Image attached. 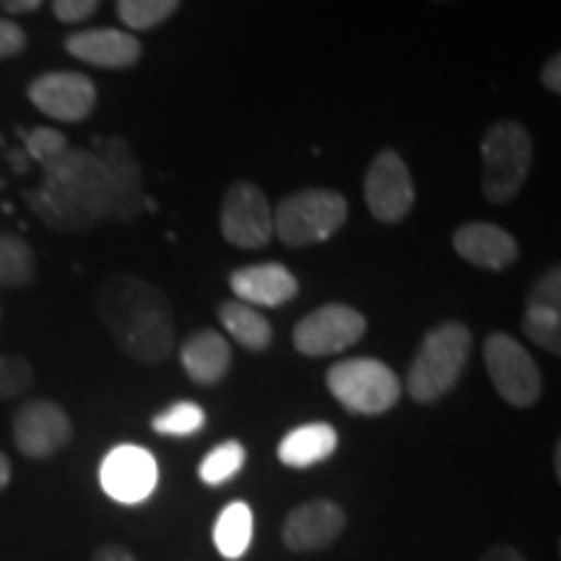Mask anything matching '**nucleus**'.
<instances>
[{
  "label": "nucleus",
  "mask_w": 561,
  "mask_h": 561,
  "mask_svg": "<svg viewBox=\"0 0 561 561\" xmlns=\"http://www.w3.org/2000/svg\"><path fill=\"white\" fill-rule=\"evenodd\" d=\"M45 180L32 193V208L60 234H81L115 219V193L100 153L68 149L47 161Z\"/></svg>",
  "instance_id": "obj_1"
},
{
  "label": "nucleus",
  "mask_w": 561,
  "mask_h": 561,
  "mask_svg": "<svg viewBox=\"0 0 561 561\" xmlns=\"http://www.w3.org/2000/svg\"><path fill=\"white\" fill-rule=\"evenodd\" d=\"M96 312L112 339L138 364H164L174 351V312L151 280L117 273L100 286Z\"/></svg>",
  "instance_id": "obj_2"
},
{
  "label": "nucleus",
  "mask_w": 561,
  "mask_h": 561,
  "mask_svg": "<svg viewBox=\"0 0 561 561\" xmlns=\"http://www.w3.org/2000/svg\"><path fill=\"white\" fill-rule=\"evenodd\" d=\"M473 335L458 320L439 322L424 335L413 356L405 390L416 403H434L445 398L466 371L471 359Z\"/></svg>",
  "instance_id": "obj_3"
},
{
  "label": "nucleus",
  "mask_w": 561,
  "mask_h": 561,
  "mask_svg": "<svg viewBox=\"0 0 561 561\" xmlns=\"http://www.w3.org/2000/svg\"><path fill=\"white\" fill-rule=\"evenodd\" d=\"M533 167V138L517 121H500L481 140V193L489 203H510L523 191Z\"/></svg>",
  "instance_id": "obj_4"
},
{
  "label": "nucleus",
  "mask_w": 561,
  "mask_h": 561,
  "mask_svg": "<svg viewBox=\"0 0 561 561\" xmlns=\"http://www.w3.org/2000/svg\"><path fill=\"white\" fill-rule=\"evenodd\" d=\"M346 219L348 203L341 193L328 187H307L278 203L273 210V234L286 248H310L331 240Z\"/></svg>",
  "instance_id": "obj_5"
},
{
  "label": "nucleus",
  "mask_w": 561,
  "mask_h": 561,
  "mask_svg": "<svg viewBox=\"0 0 561 561\" xmlns=\"http://www.w3.org/2000/svg\"><path fill=\"white\" fill-rule=\"evenodd\" d=\"M328 390L343 409L359 416H380L401 401L403 385L388 364L356 356L328 369Z\"/></svg>",
  "instance_id": "obj_6"
},
{
  "label": "nucleus",
  "mask_w": 561,
  "mask_h": 561,
  "mask_svg": "<svg viewBox=\"0 0 561 561\" xmlns=\"http://www.w3.org/2000/svg\"><path fill=\"white\" fill-rule=\"evenodd\" d=\"M483 362L502 401L515 409H530L533 403H538L543 392V377L523 343L507 333H491L483 343Z\"/></svg>",
  "instance_id": "obj_7"
},
{
  "label": "nucleus",
  "mask_w": 561,
  "mask_h": 561,
  "mask_svg": "<svg viewBox=\"0 0 561 561\" xmlns=\"http://www.w3.org/2000/svg\"><path fill=\"white\" fill-rule=\"evenodd\" d=\"M367 333V318L348 305L320 307L301 318L294 328V348L305 356H333L356 346Z\"/></svg>",
  "instance_id": "obj_8"
},
{
  "label": "nucleus",
  "mask_w": 561,
  "mask_h": 561,
  "mask_svg": "<svg viewBox=\"0 0 561 561\" xmlns=\"http://www.w3.org/2000/svg\"><path fill=\"white\" fill-rule=\"evenodd\" d=\"M221 234L240 250H261L273 237V208L248 180L234 182L221 203Z\"/></svg>",
  "instance_id": "obj_9"
},
{
  "label": "nucleus",
  "mask_w": 561,
  "mask_h": 561,
  "mask_svg": "<svg viewBox=\"0 0 561 561\" xmlns=\"http://www.w3.org/2000/svg\"><path fill=\"white\" fill-rule=\"evenodd\" d=\"M364 201L377 221L398 224L411 214L416 203V191L409 167L401 153L385 149L371 159L367 178H364Z\"/></svg>",
  "instance_id": "obj_10"
},
{
  "label": "nucleus",
  "mask_w": 561,
  "mask_h": 561,
  "mask_svg": "<svg viewBox=\"0 0 561 561\" xmlns=\"http://www.w3.org/2000/svg\"><path fill=\"white\" fill-rule=\"evenodd\" d=\"M102 489L121 504H140L153 494L159 483L157 458L138 445L112 447L100 468Z\"/></svg>",
  "instance_id": "obj_11"
},
{
  "label": "nucleus",
  "mask_w": 561,
  "mask_h": 561,
  "mask_svg": "<svg viewBox=\"0 0 561 561\" xmlns=\"http://www.w3.org/2000/svg\"><path fill=\"white\" fill-rule=\"evenodd\" d=\"M30 100L53 121L83 123L96 107V87L76 70H55L30 83Z\"/></svg>",
  "instance_id": "obj_12"
},
{
  "label": "nucleus",
  "mask_w": 561,
  "mask_h": 561,
  "mask_svg": "<svg viewBox=\"0 0 561 561\" xmlns=\"http://www.w3.org/2000/svg\"><path fill=\"white\" fill-rule=\"evenodd\" d=\"M73 426L68 413L53 401H32L21 405L13 419V442L19 453L32 460H47L70 442Z\"/></svg>",
  "instance_id": "obj_13"
},
{
  "label": "nucleus",
  "mask_w": 561,
  "mask_h": 561,
  "mask_svg": "<svg viewBox=\"0 0 561 561\" xmlns=\"http://www.w3.org/2000/svg\"><path fill=\"white\" fill-rule=\"evenodd\" d=\"M346 530V512L333 500H312L294 507L284 520V546L289 551H322Z\"/></svg>",
  "instance_id": "obj_14"
},
{
  "label": "nucleus",
  "mask_w": 561,
  "mask_h": 561,
  "mask_svg": "<svg viewBox=\"0 0 561 561\" xmlns=\"http://www.w3.org/2000/svg\"><path fill=\"white\" fill-rule=\"evenodd\" d=\"M100 157L107 164L112 193H115V219L117 224H128L138 219L144 210L146 195H144V172H140L138 159L133 157L128 140L115 136L104 140Z\"/></svg>",
  "instance_id": "obj_15"
},
{
  "label": "nucleus",
  "mask_w": 561,
  "mask_h": 561,
  "mask_svg": "<svg viewBox=\"0 0 561 561\" xmlns=\"http://www.w3.org/2000/svg\"><path fill=\"white\" fill-rule=\"evenodd\" d=\"M455 252L476 268L504 271L517 261V242L507 229L489 221H468L455 231Z\"/></svg>",
  "instance_id": "obj_16"
},
{
  "label": "nucleus",
  "mask_w": 561,
  "mask_h": 561,
  "mask_svg": "<svg viewBox=\"0 0 561 561\" xmlns=\"http://www.w3.org/2000/svg\"><path fill=\"white\" fill-rule=\"evenodd\" d=\"M66 50L73 55L76 60L89 62V66L121 70L136 66L144 47H140L136 34L130 32L87 30L70 34L66 39Z\"/></svg>",
  "instance_id": "obj_17"
},
{
  "label": "nucleus",
  "mask_w": 561,
  "mask_h": 561,
  "mask_svg": "<svg viewBox=\"0 0 561 561\" xmlns=\"http://www.w3.org/2000/svg\"><path fill=\"white\" fill-rule=\"evenodd\" d=\"M229 286L237 301L257 307H280L297 297L299 284L289 268L280 263H261L237 268L229 276Z\"/></svg>",
  "instance_id": "obj_18"
},
{
  "label": "nucleus",
  "mask_w": 561,
  "mask_h": 561,
  "mask_svg": "<svg viewBox=\"0 0 561 561\" xmlns=\"http://www.w3.org/2000/svg\"><path fill=\"white\" fill-rule=\"evenodd\" d=\"M180 362L193 382L210 388L227 377L231 367V346L221 333L198 331L182 343Z\"/></svg>",
  "instance_id": "obj_19"
},
{
  "label": "nucleus",
  "mask_w": 561,
  "mask_h": 561,
  "mask_svg": "<svg viewBox=\"0 0 561 561\" xmlns=\"http://www.w3.org/2000/svg\"><path fill=\"white\" fill-rule=\"evenodd\" d=\"M335 447L339 434L331 424H305L278 442V460L286 468H310L331 458Z\"/></svg>",
  "instance_id": "obj_20"
},
{
  "label": "nucleus",
  "mask_w": 561,
  "mask_h": 561,
  "mask_svg": "<svg viewBox=\"0 0 561 561\" xmlns=\"http://www.w3.org/2000/svg\"><path fill=\"white\" fill-rule=\"evenodd\" d=\"M219 322L231 339L248 351H268L273 341L271 322L263 318L261 310L244 305V301L229 299L219 307Z\"/></svg>",
  "instance_id": "obj_21"
},
{
  "label": "nucleus",
  "mask_w": 561,
  "mask_h": 561,
  "mask_svg": "<svg viewBox=\"0 0 561 561\" xmlns=\"http://www.w3.org/2000/svg\"><path fill=\"white\" fill-rule=\"evenodd\" d=\"M252 543V510L244 502H231L214 525V546L224 559L234 561L248 553Z\"/></svg>",
  "instance_id": "obj_22"
},
{
  "label": "nucleus",
  "mask_w": 561,
  "mask_h": 561,
  "mask_svg": "<svg viewBox=\"0 0 561 561\" xmlns=\"http://www.w3.org/2000/svg\"><path fill=\"white\" fill-rule=\"evenodd\" d=\"M37 276V263L30 244L13 234H0V286L21 289Z\"/></svg>",
  "instance_id": "obj_23"
},
{
  "label": "nucleus",
  "mask_w": 561,
  "mask_h": 561,
  "mask_svg": "<svg viewBox=\"0 0 561 561\" xmlns=\"http://www.w3.org/2000/svg\"><path fill=\"white\" fill-rule=\"evenodd\" d=\"M244 458H248V453H244L242 442L237 439L221 442V445H216L214 450L201 460L198 466L201 481L208 483V486H221V483L231 481L242 471Z\"/></svg>",
  "instance_id": "obj_24"
},
{
  "label": "nucleus",
  "mask_w": 561,
  "mask_h": 561,
  "mask_svg": "<svg viewBox=\"0 0 561 561\" xmlns=\"http://www.w3.org/2000/svg\"><path fill=\"white\" fill-rule=\"evenodd\" d=\"M182 0H117V16L128 30L146 32L178 13Z\"/></svg>",
  "instance_id": "obj_25"
},
{
  "label": "nucleus",
  "mask_w": 561,
  "mask_h": 561,
  "mask_svg": "<svg viewBox=\"0 0 561 561\" xmlns=\"http://www.w3.org/2000/svg\"><path fill=\"white\" fill-rule=\"evenodd\" d=\"M203 424H206V411L191 401L172 403L170 409L151 419V430L164 437H191L203 430Z\"/></svg>",
  "instance_id": "obj_26"
},
{
  "label": "nucleus",
  "mask_w": 561,
  "mask_h": 561,
  "mask_svg": "<svg viewBox=\"0 0 561 561\" xmlns=\"http://www.w3.org/2000/svg\"><path fill=\"white\" fill-rule=\"evenodd\" d=\"M523 333L553 356L561 354V310L549 307H525Z\"/></svg>",
  "instance_id": "obj_27"
},
{
  "label": "nucleus",
  "mask_w": 561,
  "mask_h": 561,
  "mask_svg": "<svg viewBox=\"0 0 561 561\" xmlns=\"http://www.w3.org/2000/svg\"><path fill=\"white\" fill-rule=\"evenodd\" d=\"M34 382V369L24 356H0V401L26 392Z\"/></svg>",
  "instance_id": "obj_28"
},
{
  "label": "nucleus",
  "mask_w": 561,
  "mask_h": 561,
  "mask_svg": "<svg viewBox=\"0 0 561 561\" xmlns=\"http://www.w3.org/2000/svg\"><path fill=\"white\" fill-rule=\"evenodd\" d=\"M528 307H549V310H561V268L543 271L536 278V284L528 291Z\"/></svg>",
  "instance_id": "obj_29"
},
{
  "label": "nucleus",
  "mask_w": 561,
  "mask_h": 561,
  "mask_svg": "<svg viewBox=\"0 0 561 561\" xmlns=\"http://www.w3.org/2000/svg\"><path fill=\"white\" fill-rule=\"evenodd\" d=\"M26 146H30V153L42 164H47V161L58 159L62 151H68V140L62 133L53 130V128H34L30 136H26Z\"/></svg>",
  "instance_id": "obj_30"
},
{
  "label": "nucleus",
  "mask_w": 561,
  "mask_h": 561,
  "mask_svg": "<svg viewBox=\"0 0 561 561\" xmlns=\"http://www.w3.org/2000/svg\"><path fill=\"white\" fill-rule=\"evenodd\" d=\"M102 0H53V11L62 24H79L100 9Z\"/></svg>",
  "instance_id": "obj_31"
},
{
  "label": "nucleus",
  "mask_w": 561,
  "mask_h": 561,
  "mask_svg": "<svg viewBox=\"0 0 561 561\" xmlns=\"http://www.w3.org/2000/svg\"><path fill=\"white\" fill-rule=\"evenodd\" d=\"M24 47H26L24 30L9 19H0V60L16 58Z\"/></svg>",
  "instance_id": "obj_32"
},
{
  "label": "nucleus",
  "mask_w": 561,
  "mask_h": 561,
  "mask_svg": "<svg viewBox=\"0 0 561 561\" xmlns=\"http://www.w3.org/2000/svg\"><path fill=\"white\" fill-rule=\"evenodd\" d=\"M541 81L546 89L553 91V94H559L561 91V55L559 53L546 60V66L541 70Z\"/></svg>",
  "instance_id": "obj_33"
},
{
  "label": "nucleus",
  "mask_w": 561,
  "mask_h": 561,
  "mask_svg": "<svg viewBox=\"0 0 561 561\" xmlns=\"http://www.w3.org/2000/svg\"><path fill=\"white\" fill-rule=\"evenodd\" d=\"M91 561H138V559L133 557L128 549H123V546L104 543V546H100V549L94 551V557H91Z\"/></svg>",
  "instance_id": "obj_34"
},
{
  "label": "nucleus",
  "mask_w": 561,
  "mask_h": 561,
  "mask_svg": "<svg viewBox=\"0 0 561 561\" xmlns=\"http://www.w3.org/2000/svg\"><path fill=\"white\" fill-rule=\"evenodd\" d=\"M481 561H528V559H525L523 553L515 549V546L496 543V546H491L486 553H483Z\"/></svg>",
  "instance_id": "obj_35"
},
{
  "label": "nucleus",
  "mask_w": 561,
  "mask_h": 561,
  "mask_svg": "<svg viewBox=\"0 0 561 561\" xmlns=\"http://www.w3.org/2000/svg\"><path fill=\"white\" fill-rule=\"evenodd\" d=\"M42 5V0H0V9L9 13H32Z\"/></svg>",
  "instance_id": "obj_36"
},
{
  "label": "nucleus",
  "mask_w": 561,
  "mask_h": 561,
  "mask_svg": "<svg viewBox=\"0 0 561 561\" xmlns=\"http://www.w3.org/2000/svg\"><path fill=\"white\" fill-rule=\"evenodd\" d=\"M9 483H11V460L9 455L0 450V491L9 486Z\"/></svg>",
  "instance_id": "obj_37"
},
{
  "label": "nucleus",
  "mask_w": 561,
  "mask_h": 561,
  "mask_svg": "<svg viewBox=\"0 0 561 561\" xmlns=\"http://www.w3.org/2000/svg\"><path fill=\"white\" fill-rule=\"evenodd\" d=\"M434 3H450V0H434Z\"/></svg>",
  "instance_id": "obj_38"
}]
</instances>
